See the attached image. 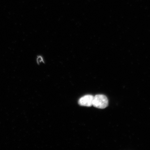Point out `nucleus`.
Returning a JSON list of instances; mask_svg holds the SVG:
<instances>
[{
    "mask_svg": "<svg viewBox=\"0 0 150 150\" xmlns=\"http://www.w3.org/2000/svg\"><path fill=\"white\" fill-rule=\"evenodd\" d=\"M94 96L91 95H87L81 98L79 100V104L81 106L90 107L92 106Z\"/></svg>",
    "mask_w": 150,
    "mask_h": 150,
    "instance_id": "obj_2",
    "label": "nucleus"
},
{
    "mask_svg": "<svg viewBox=\"0 0 150 150\" xmlns=\"http://www.w3.org/2000/svg\"><path fill=\"white\" fill-rule=\"evenodd\" d=\"M108 100L107 97L103 95H97L94 96L93 105L97 108L103 109L108 106Z\"/></svg>",
    "mask_w": 150,
    "mask_h": 150,
    "instance_id": "obj_1",
    "label": "nucleus"
}]
</instances>
